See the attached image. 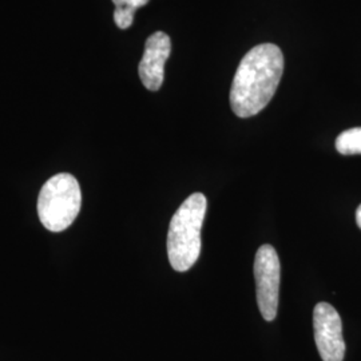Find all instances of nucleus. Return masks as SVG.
Returning <instances> with one entry per match:
<instances>
[{"mask_svg":"<svg viewBox=\"0 0 361 361\" xmlns=\"http://www.w3.org/2000/svg\"><path fill=\"white\" fill-rule=\"evenodd\" d=\"M82 207V193L77 178L68 173L54 176L44 183L38 198V216L50 232L66 231Z\"/></svg>","mask_w":361,"mask_h":361,"instance_id":"obj_3","label":"nucleus"},{"mask_svg":"<svg viewBox=\"0 0 361 361\" xmlns=\"http://www.w3.org/2000/svg\"><path fill=\"white\" fill-rule=\"evenodd\" d=\"M207 209V197L194 193L182 202L170 221L168 256L174 271H188L198 261Z\"/></svg>","mask_w":361,"mask_h":361,"instance_id":"obj_2","label":"nucleus"},{"mask_svg":"<svg viewBox=\"0 0 361 361\" xmlns=\"http://www.w3.org/2000/svg\"><path fill=\"white\" fill-rule=\"evenodd\" d=\"M314 341L323 361H343L345 341L343 323L337 310L328 302H319L313 310Z\"/></svg>","mask_w":361,"mask_h":361,"instance_id":"obj_5","label":"nucleus"},{"mask_svg":"<svg viewBox=\"0 0 361 361\" xmlns=\"http://www.w3.org/2000/svg\"><path fill=\"white\" fill-rule=\"evenodd\" d=\"M356 222H357V225L361 229V205L357 207V212H356Z\"/></svg>","mask_w":361,"mask_h":361,"instance_id":"obj_9","label":"nucleus"},{"mask_svg":"<svg viewBox=\"0 0 361 361\" xmlns=\"http://www.w3.org/2000/svg\"><path fill=\"white\" fill-rule=\"evenodd\" d=\"M171 52V40L168 34L157 31L150 35L146 44L138 73L143 86L150 91L161 89L165 79V63Z\"/></svg>","mask_w":361,"mask_h":361,"instance_id":"obj_6","label":"nucleus"},{"mask_svg":"<svg viewBox=\"0 0 361 361\" xmlns=\"http://www.w3.org/2000/svg\"><path fill=\"white\" fill-rule=\"evenodd\" d=\"M284 73V55L279 46L264 43L243 58L233 79L231 106L240 118H250L269 104Z\"/></svg>","mask_w":361,"mask_h":361,"instance_id":"obj_1","label":"nucleus"},{"mask_svg":"<svg viewBox=\"0 0 361 361\" xmlns=\"http://www.w3.org/2000/svg\"><path fill=\"white\" fill-rule=\"evenodd\" d=\"M336 150L343 155L361 154V128L341 133L336 140Z\"/></svg>","mask_w":361,"mask_h":361,"instance_id":"obj_8","label":"nucleus"},{"mask_svg":"<svg viewBox=\"0 0 361 361\" xmlns=\"http://www.w3.org/2000/svg\"><path fill=\"white\" fill-rule=\"evenodd\" d=\"M255 277L258 310L264 320L273 322L277 316L281 265L276 249L271 245L258 247L255 258Z\"/></svg>","mask_w":361,"mask_h":361,"instance_id":"obj_4","label":"nucleus"},{"mask_svg":"<svg viewBox=\"0 0 361 361\" xmlns=\"http://www.w3.org/2000/svg\"><path fill=\"white\" fill-rule=\"evenodd\" d=\"M150 0H113L116 4L114 22L121 30H128L134 22V13Z\"/></svg>","mask_w":361,"mask_h":361,"instance_id":"obj_7","label":"nucleus"}]
</instances>
